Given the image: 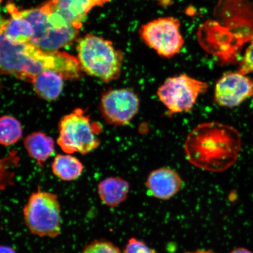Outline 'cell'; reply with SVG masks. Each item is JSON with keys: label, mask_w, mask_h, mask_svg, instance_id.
<instances>
[{"label": "cell", "mask_w": 253, "mask_h": 253, "mask_svg": "<svg viewBox=\"0 0 253 253\" xmlns=\"http://www.w3.org/2000/svg\"><path fill=\"white\" fill-rule=\"evenodd\" d=\"M241 136L232 126L218 122L202 123L186 137L184 150L192 165L201 169L221 172L238 159Z\"/></svg>", "instance_id": "cell-2"}, {"label": "cell", "mask_w": 253, "mask_h": 253, "mask_svg": "<svg viewBox=\"0 0 253 253\" xmlns=\"http://www.w3.org/2000/svg\"><path fill=\"white\" fill-rule=\"evenodd\" d=\"M23 135V128L20 122L14 117L5 115L0 119V142L9 146L18 142Z\"/></svg>", "instance_id": "cell-18"}, {"label": "cell", "mask_w": 253, "mask_h": 253, "mask_svg": "<svg viewBox=\"0 0 253 253\" xmlns=\"http://www.w3.org/2000/svg\"><path fill=\"white\" fill-rule=\"evenodd\" d=\"M145 185L153 197L167 200L175 196L182 186L181 176L169 168L155 169L148 175Z\"/></svg>", "instance_id": "cell-12"}, {"label": "cell", "mask_w": 253, "mask_h": 253, "mask_svg": "<svg viewBox=\"0 0 253 253\" xmlns=\"http://www.w3.org/2000/svg\"><path fill=\"white\" fill-rule=\"evenodd\" d=\"M53 174L60 179L72 181L78 179L84 170L83 164L71 154H58L52 163Z\"/></svg>", "instance_id": "cell-17"}, {"label": "cell", "mask_w": 253, "mask_h": 253, "mask_svg": "<svg viewBox=\"0 0 253 253\" xmlns=\"http://www.w3.org/2000/svg\"><path fill=\"white\" fill-rule=\"evenodd\" d=\"M77 51L82 71L87 75L106 83L120 77L123 53L110 41L88 34L79 40Z\"/></svg>", "instance_id": "cell-3"}, {"label": "cell", "mask_w": 253, "mask_h": 253, "mask_svg": "<svg viewBox=\"0 0 253 253\" xmlns=\"http://www.w3.org/2000/svg\"><path fill=\"white\" fill-rule=\"evenodd\" d=\"M144 243L137 239L131 238L126 244L124 253H153Z\"/></svg>", "instance_id": "cell-21"}, {"label": "cell", "mask_w": 253, "mask_h": 253, "mask_svg": "<svg viewBox=\"0 0 253 253\" xmlns=\"http://www.w3.org/2000/svg\"><path fill=\"white\" fill-rule=\"evenodd\" d=\"M230 253H252L251 251H249V250L245 249V248H238L235 250H234Z\"/></svg>", "instance_id": "cell-24"}, {"label": "cell", "mask_w": 253, "mask_h": 253, "mask_svg": "<svg viewBox=\"0 0 253 253\" xmlns=\"http://www.w3.org/2000/svg\"><path fill=\"white\" fill-rule=\"evenodd\" d=\"M100 110L106 121L110 125L129 124L138 112L140 99L129 88H118L104 93L101 98Z\"/></svg>", "instance_id": "cell-9"}, {"label": "cell", "mask_w": 253, "mask_h": 253, "mask_svg": "<svg viewBox=\"0 0 253 253\" xmlns=\"http://www.w3.org/2000/svg\"><path fill=\"white\" fill-rule=\"evenodd\" d=\"M239 72L245 75L253 73V34L251 43L246 49L242 61L240 63Z\"/></svg>", "instance_id": "cell-20"}, {"label": "cell", "mask_w": 253, "mask_h": 253, "mask_svg": "<svg viewBox=\"0 0 253 253\" xmlns=\"http://www.w3.org/2000/svg\"><path fill=\"white\" fill-rule=\"evenodd\" d=\"M94 6L93 0H50L41 7L57 29L73 27L79 30Z\"/></svg>", "instance_id": "cell-10"}, {"label": "cell", "mask_w": 253, "mask_h": 253, "mask_svg": "<svg viewBox=\"0 0 253 253\" xmlns=\"http://www.w3.org/2000/svg\"><path fill=\"white\" fill-rule=\"evenodd\" d=\"M0 251V253H16L13 249L7 246H2Z\"/></svg>", "instance_id": "cell-23"}, {"label": "cell", "mask_w": 253, "mask_h": 253, "mask_svg": "<svg viewBox=\"0 0 253 253\" xmlns=\"http://www.w3.org/2000/svg\"><path fill=\"white\" fill-rule=\"evenodd\" d=\"M24 144L28 155L41 167L55 151L54 141L42 132H34L27 135Z\"/></svg>", "instance_id": "cell-16"}, {"label": "cell", "mask_w": 253, "mask_h": 253, "mask_svg": "<svg viewBox=\"0 0 253 253\" xmlns=\"http://www.w3.org/2000/svg\"><path fill=\"white\" fill-rule=\"evenodd\" d=\"M208 88L207 82L182 74L168 78L158 88L157 95L169 115H175L191 112Z\"/></svg>", "instance_id": "cell-6"}, {"label": "cell", "mask_w": 253, "mask_h": 253, "mask_svg": "<svg viewBox=\"0 0 253 253\" xmlns=\"http://www.w3.org/2000/svg\"><path fill=\"white\" fill-rule=\"evenodd\" d=\"M98 194L102 203L115 207L126 200L129 192L128 183L119 177L104 179L98 185Z\"/></svg>", "instance_id": "cell-14"}, {"label": "cell", "mask_w": 253, "mask_h": 253, "mask_svg": "<svg viewBox=\"0 0 253 253\" xmlns=\"http://www.w3.org/2000/svg\"><path fill=\"white\" fill-rule=\"evenodd\" d=\"M0 70L20 80L32 83L37 76L53 71L65 80H78L82 69L78 59L69 53L47 51L31 42L15 44L1 33Z\"/></svg>", "instance_id": "cell-1"}, {"label": "cell", "mask_w": 253, "mask_h": 253, "mask_svg": "<svg viewBox=\"0 0 253 253\" xmlns=\"http://www.w3.org/2000/svg\"><path fill=\"white\" fill-rule=\"evenodd\" d=\"M153 253H156L154 252Z\"/></svg>", "instance_id": "cell-27"}, {"label": "cell", "mask_w": 253, "mask_h": 253, "mask_svg": "<svg viewBox=\"0 0 253 253\" xmlns=\"http://www.w3.org/2000/svg\"><path fill=\"white\" fill-rule=\"evenodd\" d=\"M253 96V78L240 72H227L214 88V101L222 107H237Z\"/></svg>", "instance_id": "cell-11"}, {"label": "cell", "mask_w": 253, "mask_h": 253, "mask_svg": "<svg viewBox=\"0 0 253 253\" xmlns=\"http://www.w3.org/2000/svg\"><path fill=\"white\" fill-rule=\"evenodd\" d=\"M180 27L178 19L160 18L142 25L139 34L145 43L158 55L170 58L178 54L184 45Z\"/></svg>", "instance_id": "cell-7"}, {"label": "cell", "mask_w": 253, "mask_h": 253, "mask_svg": "<svg viewBox=\"0 0 253 253\" xmlns=\"http://www.w3.org/2000/svg\"><path fill=\"white\" fill-rule=\"evenodd\" d=\"M82 253H122L118 247L106 240H96L86 246Z\"/></svg>", "instance_id": "cell-19"}, {"label": "cell", "mask_w": 253, "mask_h": 253, "mask_svg": "<svg viewBox=\"0 0 253 253\" xmlns=\"http://www.w3.org/2000/svg\"><path fill=\"white\" fill-rule=\"evenodd\" d=\"M185 253H214L210 251H198L192 252H188Z\"/></svg>", "instance_id": "cell-26"}, {"label": "cell", "mask_w": 253, "mask_h": 253, "mask_svg": "<svg viewBox=\"0 0 253 253\" xmlns=\"http://www.w3.org/2000/svg\"><path fill=\"white\" fill-rule=\"evenodd\" d=\"M23 214L24 222L33 235L54 238L61 233V207L55 194L40 189L33 193Z\"/></svg>", "instance_id": "cell-5"}, {"label": "cell", "mask_w": 253, "mask_h": 253, "mask_svg": "<svg viewBox=\"0 0 253 253\" xmlns=\"http://www.w3.org/2000/svg\"><path fill=\"white\" fill-rule=\"evenodd\" d=\"M64 80L55 72L45 71L37 76L31 84L35 92L41 99L53 101L61 94Z\"/></svg>", "instance_id": "cell-15"}, {"label": "cell", "mask_w": 253, "mask_h": 253, "mask_svg": "<svg viewBox=\"0 0 253 253\" xmlns=\"http://www.w3.org/2000/svg\"><path fill=\"white\" fill-rule=\"evenodd\" d=\"M101 131L99 124L91 122L82 109H76L60 121L57 143L66 154H87L99 147Z\"/></svg>", "instance_id": "cell-4"}, {"label": "cell", "mask_w": 253, "mask_h": 253, "mask_svg": "<svg viewBox=\"0 0 253 253\" xmlns=\"http://www.w3.org/2000/svg\"><path fill=\"white\" fill-rule=\"evenodd\" d=\"M6 7L11 17L8 20L2 21L1 33L12 43L30 42L34 31L30 22L22 17L20 10L12 3H8Z\"/></svg>", "instance_id": "cell-13"}, {"label": "cell", "mask_w": 253, "mask_h": 253, "mask_svg": "<svg viewBox=\"0 0 253 253\" xmlns=\"http://www.w3.org/2000/svg\"><path fill=\"white\" fill-rule=\"evenodd\" d=\"M96 6L102 5L105 3L109 2L110 0H93Z\"/></svg>", "instance_id": "cell-25"}, {"label": "cell", "mask_w": 253, "mask_h": 253, "mask_svg": "<svg viewBox=\"0 0 253 253\" xmlns=\"http://www.w3.org/2000/svg\"><path fill=\"white\" fill-rule=\"evenodd\" d=\"M22 17L30 22L34 33L31 43L47 51H55L69 45L77 38L79 30L75 27L57 29L42 8L20 11Z\"/></svg>", "instance_id": "cell-8"}, {"label": "cell", "mask_w": 253, "mask_h": 253, "mask_svg": "<svg viewBox=\"0 0 253 253\" xmlns=\"http://www.w3.org/2000/svg\"><path fill=\"white\" fill-rule=\"evenodd\" d=\"M160 5L164 7H169L173 4L174 0H155Z\"/></svg>", "instance_id": "cell-22"}]
</instances>
